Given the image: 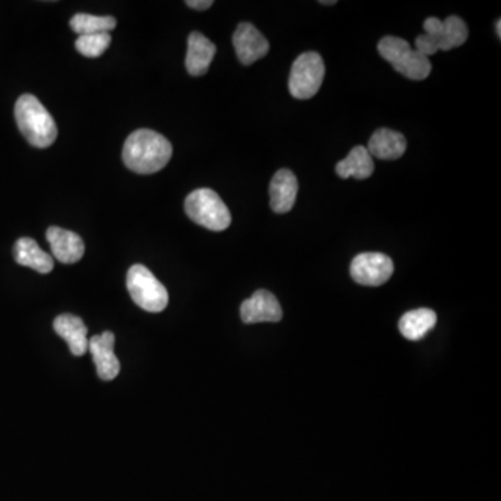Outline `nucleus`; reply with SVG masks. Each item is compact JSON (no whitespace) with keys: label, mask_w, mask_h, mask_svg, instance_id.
I'll list each match as a JSON object with an SVG mask.
<instances>
[{"label":"nucleus","mask_w":501,"mask_h":501,"mask_svg":"<svg viewBox=\"0 0 501 501\" xmlns=\"http://www.w3.org/2000/svg\"><path fill=\"white\" fill-rule=\"evenodd\" d=\"M271 208L274 213H287L294 207L298 194V181L289 169H282L274 174L271 181Z\"/></svg>","instance_id":"nucleus-13"},{"label":"nucleus","mask_w":501,"mask_h":501,"mask_svg":"<svg viewBox=\"0 0 501 501\" xmlns=\"http://www.w3.org/2000/svg\"><path fill=\"white\" fill-rule=\"evenodd\" d=\"M127 290L138 307L158 313L169 304L166 287L144 264H134L127 274Z\"/></svg>","instance_id":"nucleus-5"},{"label":"nucleus","mask_w":501,"mask_h":501,"mask_svg":"<svg viewBox=\"0 0 501 501\" xmlns=\"http://www.w3.org/2000/svg\"><path fill=\"white\" fill-rule=\"evenodd\" d=\"M325 79V63L322 56L316 52L298 56L290 73V94L295 99H311L322 87Z\"/></svg>","instance_id":"nucleus-6"},{"label":"nucleus","mask_w":501,"mask_h":501,"mask_svg":"<svg viewBox=\"0 0 501 501\" xmlns=\"http://www.w3.org/2000/svg\"><path fill=\"white\" fill-rule=\"evenodd\" d=\"M349 272L358 284L377 287L385 284L392 277L394 264L385 254L365 253L353 259Z\"/></svg>","instance_id":"nucleus-7"},{"label":"nucleus","mask_w":501,"mask_h":501,"mask_svg":"<svg viewBox=\"0 0 501 501\" xmlns=\"http://www.w3.org/2000/svg\"><path fill=\"white\" fill-rule=\"evenodd\" d=\"M112 37L109 32L91 33V35H79L76 41V49L86 58H99L110 46Z\"/></svg>","instance_id":"nucleus-21"},{"label":"nucleus","mask_w":501,"mask_h":501,"mask_svg":"<svg viewBox=\"0 0 501 501\" xmlns=\"http://www.w3.org/2000/svg\"><path fill=\"white\" fill-rule=\"evenodd\" d=\"M53 329L66 341L73 356L82 357L88 353V329L81 318L63 313L56 318Z\"/></svg>","instance_id":"nucleus-12"},{"label":"nucleus","mask_w":501,"mask_h":501,"mask_svg":"<svg viewBox=\"0 0 501 501\" xmlns=\"http://www.w3.org/2000/svg\"><path fill=\"white\" fill-rule=\"evenodd\" d=\"M15 262L22 264V266L31 267L38 274H51L55 266L52 255L45 253L37 241L30 237L20 238L14 246L13 251Z\"/></svg>","instance_id":"nucleus-16"},{"label":"nucleus","mask_w":501,"mask_h":501,"mask_svg":"<svg viewBox=\"0 0 501 501\" xmlns=\"http://www.w3.org/2000/svg\"><path fill=\"white\" fill-rule=\"evenodd\" d=\"M377 51L401 76L415 81H422L431 74V64L429 58L421 55L418 51H413L410 43L403 38H382L377 45Z\"/></svg>","instance_id":"nucleus-4"},{"label":"nucleus","mask_w":501,"mask_h":501,"mask_svg":"<svg viewBox=\"0 0 501 501\" xmlns=\"http://www.w3.org/2000/svg\"><path fill=\"white\" fill-rule=\"evenodd\" d=\"M405 151H407V140L404 135L390 128H380L374 133L367 145V153L382 161L400 159L404 155Z\"/></svg>","instance_id":"nucleus-14"},{"label":"nucleus","mask_w":501,"mask_h":501,"mask_svg":"<svg viewBox=\"0 0 501 501\" xmlns=\"http://www.w3.org/2000/svg\"><path fill=\"white\" fill-rule=\"evenodd\" d=\"M241 320L246 325L264 322H280L283 318L279 301L272 292L258 290L253 297L244 301L240 308Z\"/></svg>","instance_id":"nucleus-9"},{"label":"nucleus","mask_w":501,"mask_h":501,"mask_svg":"<svg viewBox=\"0 0 501 501\" xmlns=\"http://www.w3.org/2000/svg\"><path fill=\"white\" fill-rule=\"evenodd\" d=\"M500 27H501V20L498 19V20H497V35H498V38L501 37V30H500Z\"/></svg>","instance_id":"nucleus-24"},{"label":"nucleus","mask_w":501,"mask_h":501,"mask_svg":"<svg viewBox=\"0 0 501 501\" xmlns=\"http://www.w3.org/2000/svg\"><path fill=\"white\" fill-rule=\"evenodd\" d=\"M215 55V43L210 42L200 32H192L189 37V48H187V71L194 77L204 76L209 70Z\"/></svg>","instance_id":"nucleus-15"},{"label":"nucleus","mask_w":501,"mask_h":501,"mask_svg":"<svg viewBox=\"0 0 501 501\" xmlns=\"http://www.w3.org/2000/svg\"><path fill=\"white\" fill-rule=\"evenodd\" d=\"M46 238L52 249V255L61 264H76L86 253L84 241L74 231L52 226L46 231Z\"/></svg>","instance_id":"nucleus-11"},{"label":"nucleus","mask_w":501,"mask_h":501,"mask_svg":"<svg viewBox=\"0 0 501 501\" xmlns=\"http://www.w3.org/2000/svg\"><path fill=\"white\" fill-rule=\"evenodd\" d=\"M15 122L25 140L35 148H48L58 137V125L37 97L24 94L14 107Z\"/></svg>","instance_id":"nucleus-2"},{"label":"nucleus","mask_w":501,"mask_h":501,"mask_svg":"<svg viewBox=\"0 0 501 501\" xmlns=\"http://www.w3.org/2000/svg\"><path fill=\"white\" fill-rule=\"evenodd\" d=\"M173 146L171 141L156 131H134L125 140L123 162L130 171L138 174L158 173L171 162Z\"/></svg>","instance_id":"nucleus-1"},{"label":"nucleus","mask_w":501,"mask_h":501,"mask_svg":"<svg viewBox=\"0 0 501 501\" xmlns=\"http://www.w3.org/2000/svg\"><path fill=\"white\" fill-rule=\"evenodd\" d=\"M192 222L212 231H223L231 225V213L222 198L210 189L192 191L184 202Z\"/></svg>","instance_id":"nucleus-3"},{"label":"nucleus","mask_w":501,"mask_h":501,"mask_svg":"<svg viewBox=\"0 0 501 501\" xmlns=\"http://www.w3.org/2000/svg\"><path fill=\"white\" fill-rule=\"evenodd\" d=\"M468 40V27L464 20L459 19L457 15H450L443 20V30L441 33V41H439V51H451V49L459 48L464 45Z\"/></svg>","instance_id":"nucleus-20"},{"label":"nucleus","mask_w":501,"mask_h":501,"mask_svg":"<svg viewBox=\"0 0 501 501\" xmlns=\"http://www.w3.org/2000/svg\"><path fill=\"white\" fill-rule=\"evenodd\" d=\"M436 322H438V315L434 311L420 308L403 315L398 323V329L407 340L418 341L425 338L426 334L436 326Z\"/></svg>","instance_id":"nucleus-17"},{"label":"nucleus","mask_w":501,"mask_h":501,"mask_svg":"<svg viewBox=\"0 0 501 501\" xmlns=\"http://www.w3.org/2000/svg\"><path fill=\"white\" fill-rule=\"evenodd\" d=\"M320 4L326 5V6H331V5H336L338 2H336V0H330V2H323V0H320Z\"/></svg>","instance_id":"nucleus-23"},{"label":"nucleus","mask_w":501,"mask_h":501,"mask_svg":"<svg viewBox=\"0 0 501 501\" xmlns=\"http://www.w3.org/2000/svg\"><path fill=\"white\" fill-rule=\"evenodd\" d=\"M234 48L241 63L249 66L269 52L266 38L249 23H241L233 35Z\"/></svg>","instance_id":"nucleus-10"},{"label":"nucleus","mask_w":501,"mask_h":501,"mask_svg":"<svg viewBox=\"0 0 501 501\" xmlns=\"http://www.w3.org/2000/svg\"><path fill=\"white\" fill-rule=\"evenodd\" d=\"M115 17L110 15H92L79 13L70 20V27L79 35H91V33L109 32L116 28Z\"/></svg>","instance_id":"nucleus-19"},{"label":"nucleus","mask_w":501,"mask_h":501,"mask_svg":"<svg viewBox=\"0 0 501 501\" xmlns=\"http://www.w3.org/2000/svg\"><path fill=\"white\" fill-rule=\"evenodd\" d=\"M375 163L371 153L364 146H356L351 149L346 159L339 162L336 173L341 179L354 177L357 180H365L374 174Z\"/></svg>","instance_id":"nucleus-18"},{"label":"nucleus","mask_w":501,"mask_h":501,"mask_svg":"<svg viewBox=\"0 0 501 501\" xmlns=\"http://www.w3.org/2000/svg\"><path fill=\"white\" fill-rule=\"evenodd\" d=\"M115 334L104 331L88 339V351L97 366V376L105 382L116 379L120 374V361L115 354Z\"/></svg>","instance_id":"nucleus-8"},{"label":"nucleus","mask_w":501,"mask_h":501,"mask_svg":"<svg viewBox=\"0 0 501 501\" xmlns=\"http://www.w3.org/2000/svg\"><path fill=\"white\" fill-rule=\"evenodd\" d=\"M186 5L191 7V9L207 10L212 6L213 2L212 0H187Z\"/></svg>","instance_id":"nucleus-22"}]
</instances>
